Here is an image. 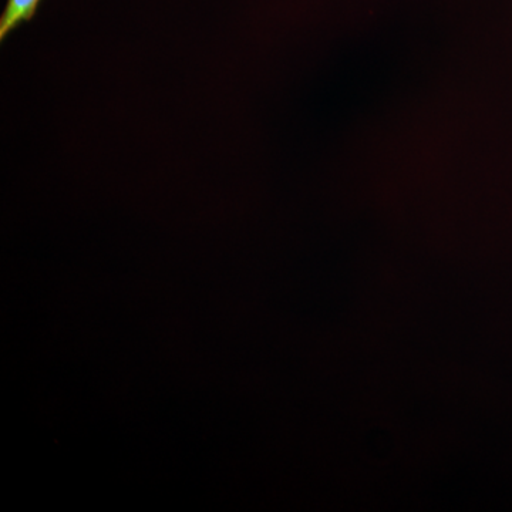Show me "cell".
<instances>
[{
    "label": "cell",
    "instance_id": "6da1fadb",
    "mask_svg": "<svg viewBox=\"0 0 512 512\" xmlns=\"http://www.w3.org/2000/svg\"><path fill=\"white\" fill-rule=\"evenodd\" d=\"M43 0H8L0 18V42H5L13 30L35 18Z\"/></svg>",
    "mask_w": 512,
    "mask_h": 512
}]
</instances>
